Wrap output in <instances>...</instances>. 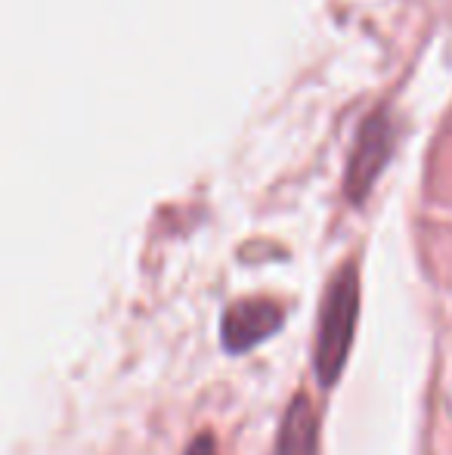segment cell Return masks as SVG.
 Returning <instances> with one entry per match:
<instances>
[{
    "instance_id": "3",
    "label": "cell",
    "mask_w": 452,
    "mask_h": 455,
    "mask_svg": "<svg viewBox=\"0 0 452 455\" xmlns=\"http://www.w3.org/2000/svg\"><path fill=\"white\" fill-rule=\"evenodd\" d=\"M285 313L273 300H239L224 316V344L229 354H245L282 325Z\"/></svg>"
},
{
    "instance_id": "4",
    "label": "cell",
    "mask_w": 452,
    "mask_h": 455,
    "mask_svg": "<svg viewBox=\"0 0 452 455\" xmlns=\"http://www.w3.org/2000/svg\"><path fill=\"white\" fill-rule=\"evenodd\" d=\"M273 455H320V419L307 394H297L285 409Z\"/></svg>"
},
{
    "instance_id": "1",
    "label": "cell",
    "mask_w": 452,
    "mask_h": 455,
    "mask_svg": "<svg viewBox=\"0 0 452 455\" xmlns=\"http://www.w3.org/2000/svg\"><path fill=\"white\" fill-rule=\"evenodd\" d=\"M356 316H360V270H356L353 260H347L329 282L320 323H316L313 365L322 387H332L341 378L344 365H347Z\"/></svg>"
},
{
    "instance_id": "2",
    "label": "cell",
    "mask_w": 452,
    "mask_h": 455,
    "mask_svg": "<svg viewBox=\"0 0 452 455\" xmlns=\"http://www.w3.org/2000/svg\"><path fill=\"white\" fill-rule=\"evenodd\" d=\"M393 137H397L393 133V118L385 106H378L372 115H366V121L360 124V133H356V143L347 164V196L353 202H360L372 189L378 171L391 158Z\"/></svg>"
},
{
    "instance_id": "5",
    "label": "cell",
    "mask_w": 452,
    "mask_h": 455,
    "mask_svg": "<svg viewBox=\"0 0 452 455\" xmlns=\"http://www.w3.org/2000/svg\"><path fill=\"white\" fill-rule=\"evenodd\" d=\"M186 455H214V440L211 437H199L193 446H189Z\"/></svg>"
}]
</instances>
